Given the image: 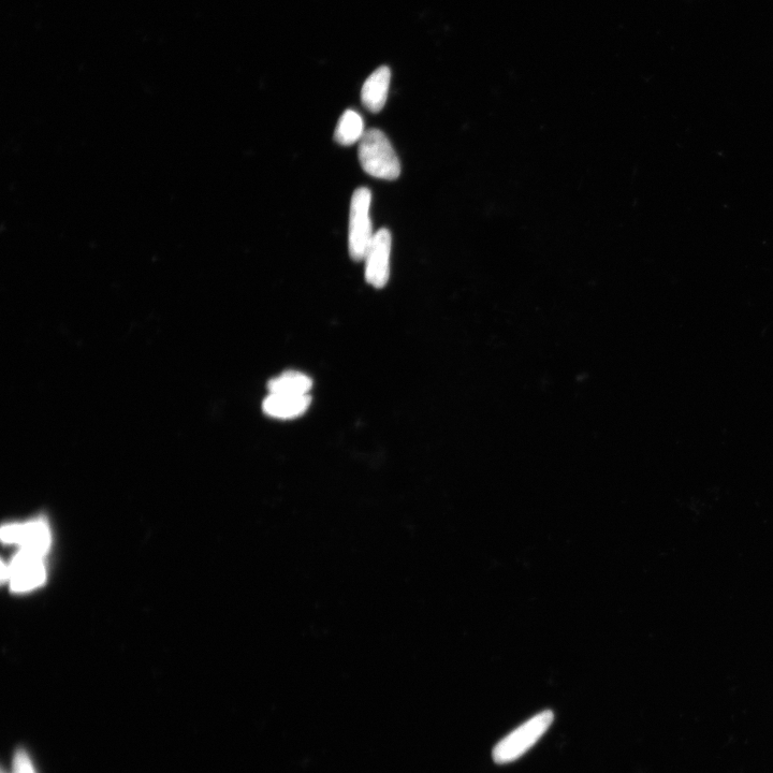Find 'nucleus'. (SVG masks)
Here are the masks:
<instances>
[{"label":"nucleus","instance_id":"f257e3e1","mask_svg":"<svg viewBox=\"0 0 773 773\" xmlns=\"http://www.w3.org/2000/svg\"><path fill=\"white\" fill-rule=\"evenodd\" d=\"M359 160L371 177L388 181L400 177V160L381 130L370 129L364 133L359 143Z\"/></svg>","mask_w":773,"mask_h":773},{"label":"nucleus","instance_id":"f03ea898","mask_svg":"<svg viewBox=\"0 0 773 773\" xmlns=\"http://www.w3.org/2000/svg\"><path fill=\"white\" fill-rule=\"evenodd\" d=\"M553 721L554 714L550 710L536 714L535 717L520 725L494 747L492 751L493 761L499 765H504L519 760L547 733Z\"/></svg>","mask_w":773,"mask_h":773},{"label":"nucleus","instance_id":"7ed1b4c3","mask_svg":"<svg viewBox=\"0 0 773 773\" xmlns=\"http://www.w3.org/2000/svg\"><path fill=\"white\" fill-rule=\"evenodd\" d=\"M371 201L370 189L360 187L350 203L348 246L350 257L355 261L366 258L375 235L370 218Z\"/></svg>","mask_w":773,"mask_h":773},{"label":"nucleus","instance_id":"20e7f679","mask_svg":"<svg viewBox=\"0 0 773 773\" xmlns=\"http://www.w3.org/2000/svg\"><path fill=\"white\" fill-rule=\"evenodd\" d=\"M2 539L8 544H19L22 550L43 556L51 543L48 525L43 520L25 524H8L2 530Z\"/></svg>","mask_w":773,"mask_h":773},{"label":"nucleus","instance_id":"39448f33","mask_svg":"<svg viewBox=\"0 0 773 773\" xmlns=\"http://www.w3.org/2000/svg\"><path fill=\"white\" fill-rule=\"evenodd\" d=\"M391 233L387 229L375 232L366 255V280L375 288L387 285L390 275Z\"/></svg>","mask_w":773,"mask_h":773},{"label":"nucleus","instance_id":"423d86ee","mask_svg":"<svg viewBox=\"0 0 773 773\" xmlns=\"http://www.w3.org/2000/svg\"><path fill=\"white\" fill-rule=\"evenodd\" d=\"M46 578L45 565L38 554L21 550L9 564V581L13 591H31Z\"/></svg>","mask_w":773,"mask_h":773},{"label":"nucleus","instance_id":"0eeeda50","mask_svg":"<svg viewBox=\"0 0 773 773\" xmlns=\"http://www.w3.org/2000/svg\"><path fill=\"white\" fill-rule=\"evenodd\" d=\"M391 71L388 67L376 69L364 82L361 91V100L364 107L370 112L378 113L383 110L388 97Z\"/></svg>","mask_w":773,"mask_h":773},{"label":"nucleus","instance_id":"6e6552de","mask_svg":"<svg viewBox=\"0 0 773 773\" xmlns=\"http://www.w3.org/2000/svg\"><path fill=\"white\" fill-rule=\"evenodd\" d=\"M311 405V397L273 395L269 396L262 404L266 415L276 419H294L303 415Z\"/></svg>","mask_w":773,"mask_h":773},{"label":"nucleus","instance_id":"1a4fd4ad","mask_svg":"<svg viewBox=\"0 0 773 773\" xmlns=\"http://www.w3.org/2000/svg\"><path fill=\"white\" fill-rule=\"evenodd\" d=\"M313 387L312 379L301 372L289 371L269 382L268 389L273 395L308 396Z\"/></svg>","mask_w":773,"mask_h":773},{"label":"nucleus","instance_id":"9d476101","mask_svg":"<svg viewBox=\"0 0 773 773\" xmlns=\"http://www.w3.org/2000/svg\"><path fill=\"white\" fill-rule=\"evenodd\" d=\"M364 133L363 120L359 113L354 110H347L341 116L337 128H335L334 139L344 147H349L360 141Z\"/></svg>","mask_w":773,"mask_h":773},{"label":"nucleus","instance_id":"9b49d317","mask_svg":"<svg viewBox=\"0 0 773 773\" xmlns=\"http://www.w3.org/2000/svg\"><path fill=\"white\" fill-rule=\"evenodd\" d=\"M12 773H37L31 757H29L26 751L20 749L14 753Z\"/></svg>","mask_w":773,"mask_h":773},{"label":"nucleus","instance_id":"f8f14e48","mask_svg":"<svg viewBox=\"0 0 773 773\" xmlns=\"http://www.w3.org/2000/svg\"><path fill=\"white\" fill-rule=\"evenodd\" d=\"M2 773H7L4 769L2 770Z\"/></svg>","mask_w":773,"mask_h":773}]
</instances>
